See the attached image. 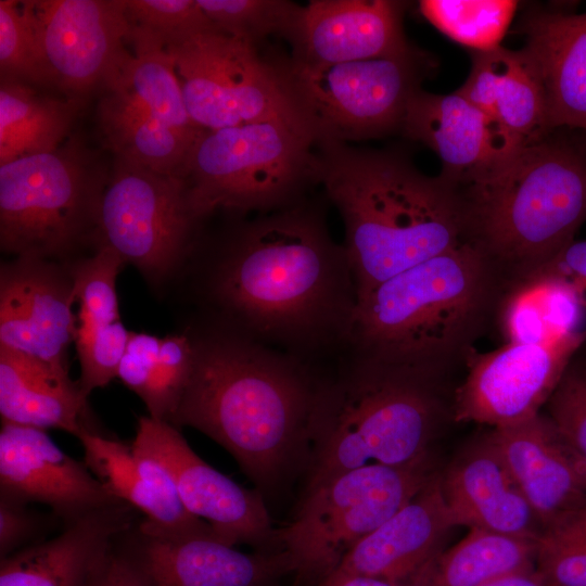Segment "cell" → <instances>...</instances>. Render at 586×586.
I'll use <instances>...</instances> for the list:
<instances>
[{
  "instance_id": "obj_1",
  "label": "cell",
  "mask_w": 586,
  "mask_h": 586,
  "mask_svg": "<svg viewBox=\"0 0 586 586\" xmlns=\"http://www.w3.org/2000/svg\"><path fill=\"white\" fill-rule=\"evenodd\" d=\"M326 195L237 224L204 281L219 328L321 374L351 349L358 296L347 252L328 225Z\"/></svg>"
},
{
  "instance_id": "obj_2",
  "label": "cell",
  "mask_w": 586,
  "mask_h": 586,
  "mask_svg": "<svg viewBox=\"0 0 586 586\" xmlns=\"http://www.w3.org/2000/svg\"><path fill=\"white\" fill-rule=\"evenodd\" d=\"M193 343V370L170 423L207 435L259 487L275 484L309 449L323 375L219 328Z\"/></svg>"
},
{
  "instance_id": "obj_3",
  "label": "cell",
  "mask_w": 586,
  "mask_h": 586,
  "mask_svg": "<svg viewBox=\"0 0 586 586\" xmlns=\"http://www.w3.org/2000/svg\"><path fill=\"white\" fill-rule=\"evenodd\" d=\"M316 155L318 186L344 224L358 300L466 240L459 189L404 154L321 141Z\"/></svg>"
},
{
  "instance_id": "obj_4",
  "label": "cell",
  "mask_w": 586,
  "mask_h": 586,
  "mask_svg": "<svg viewBox=\"0 0 586 586\" xmlns=\"http://www.w3.org/2000/svg\"><path fill=\"white\" fill-rule=\"evenodd\" d=\"M508 285L471 241L385 280L357 302L351 351L438 380L474 348Z\"/></svg>"
},
{
  "instance_id": "obj_5",
  "label": "cell",
  "mask_w": 586,
  "mask_h": 586,
  "mask_svg": "<svg viewBox=\"0 0 586 586\" xmlns=\"http://www.w3.org/2000/svg\"><path fill=\"white\" fill-rule=\"evenodd\" d=\"M458 189L466 240L509 289L573 242L586 221V132L551 129L494 174Z\"/></svg>"
},
{
  "instance_id": "obj_6",
  "label": "cell",
  "mask_w": 586,
  "mask_h": 586,
  "mask_svg": "<svg viewBox=\"0 0 586 586\" xmlns=\"http://www.w3.org/2000/svg\"><path fill=\"white\" fill-rule=\"evenodd\" d=\"M437 380L349 351L320 383L310 424L305 492L353 469L429 460L443 416Z\"/></svg>"
},
{
  "instance_id": "obj_7",
  "label": "cell",
  "mask_w": 586,
  "mask_h": 586,
  "mask_svg": "<svg viewBox=\"0 0 586 586\" xmlns=\"http://www.w3.org/2000/svg\"><path fill=\"white\" fill-rule=\"evenodd\" d=\"M181 177L202 221L217 211L268 213L300 202L318 186L316 143L284 119L203 130Z\"/></svg>"
},
{
  "instance_id": "obj_8",
  "label": "cell",
  "mask_w": 586,
  "mask_h": 586,
  "mask_svg": "<svg viewBox=\"0 0 586 586\" xmlns=\"http://www.w3.org/2000/svg\"><path fill=\"white\" fill-rule=\"evenodd\" d=\"M293 110L315 143L399 132L408 103L431 74L413 48L396 56L307 66L272 58Z\"/></svg>"
},
{
  "instance_id": "obj_9",
  "label": "cell",
  "mask_w": 586,
  "mask_h": 586,
  "mask_svg": "<svg viewBox=\"0 0 586 586\" xmlns=\"http://www.w3.org/2000/svg\"><path fill=\"white\" fill-rule=\"evenodd\" d=\"M432 477L429 460L406 467L369 463L306 491L294 519L278 530L280 549L297 581L314 586L330 575Z\"/></svg>"
},
{
  "instance_id": "obj_10",
  "label": "cell",
  "mask_w": 586,
  "mask_h": 586,
  "mask_svg": "<svg viewBox=\"0 0 586 586\" xmlns=\"http://www.w3.org/2000/svg\"><path fill=\"white\" fill-rule=\"evenodd\" d=\"M107 178L68 144L0 165V244L17 257L49 259L95 231Z\"/></svg>"
},
{
  "instance_id": "obj_11",
  "label": "cell",
  "mask_w": 586,
  "mask_h": 586,
  "mask_svg": "<svg viewBox=\"0 0 586 586\" xmlns=\"http://www.w3.org/2000/svg\"><path fill=\"white\" fill-rule=\"evenodd\" d=\"M164 48L189 117L200 130L270 119L293 122L305 129L273 59L262 56L252 43L207 30Z\"/></svg>"
},
{
  "instance_id": "obj_12",
  "label": "cell",
  "mask_w": 586,
  "mask_h": 586,
  "mask_svg": "<svg viewBox=\"0 0 586 586\" xmlns=\"http://www.w3.org/2000/svg\"><path fill=\"white\" fill-rule=\"evenodd\" d=\"M201 222L181 176L115 158L97 211L100 246L157 281L187 256Z\"/></svg>"
},
{
  "instance_id": "obj_13",
  "label": "cell",
  "mask_w": 586,
  "mask_h": 586,
  "mask_svg": "<svg viewBox=\"0 0 586 586\" xmlns=\"http://www.w3.org/2000/svg\"><path fill=\"white\" fill-rule=\"evenodd\" d=\"M585 343L586 329L487 353L472 348L464 359L467 375L455 392V420L498 428L539 415Z\"/></svg>"
},
{
  "instance_id": "obj_14",
  "label": "cell",
  "mask_w": 586,
  "mask_h": 586,
  "mask_svg": "<svg viewBox=\"0 0 586 586\" xmlns=\"http://www.w3.org/2000/svg\"><path fill=\"white\" fill-rule=\"evenodd\" d=\"M131 445L164 467L184 508L208 524L219 540L247 544L262 552L281 550L260 492L241 486L205 462L177 426L141 417Z\"/></svg>"
},
{
  "instance_id": "obj_15",
  "label": "cell",
  "mask_w": 586,
  "mask_h": 586,
  "mask_svg": "<svg viewBox=\"0 0 586 586\" xmlns=\"http://www.w3.org/2000/svg\"><path fill=\"white\" fill-rule=\"evenodd\" d=\"M51 86L80 99L106 86L127 53L125 0H25Z\"/></svg>"
},
{
  "instance_id": "obj_16",
  "label": "cell",
  "mask_w": 586,
  "mask_h": 586,
  "mask_svg": "<svg viewBox=\"0 0 586 586\" xmlns=\"http://www.w3.org/2000/svg\"><path fill=\"white\" fill-rule=\"evenodd\" d=\"M399 132L433 150L442 162L440 176L457 188L494 174L527 142L457 91L418 90Z\"/></svg>"
},
{
  "instance_id": "obj_17",
  "label": "cell",
  "mask_w": 586,
  "mask_h": 586,
  "mask_svg": "<svg viewBox=\"0 0 586 586\" xmlns=\"http://www.w3.org/2000/svg\"><path fill=\"white\" fill-rule=\"evenodd\" d=\"M0 492L24 504H43L64 523L125 504L46 431L9 423L0 431Z\"/></svg>"
},
{
  "instance_id": "obj_18",
  "label": "cell",
  "mask_w": 586,
  "mask_h": 586,
  "mask_svg": "<svg viewBox=\"0 0 586 586\" xmlns=\"http://www.w3.org/2000/svg\"><path fill=\"white\" fill-rule=\"evenodd\" d=\"M72 273L47 259L17 257L1 268L0 346L66 367L75 341Z\"/></svg>"
},
{
  "instance_id": "obj_19",
  "label": "cell",
  "mask_w": 586,
  "mask_h": 586,
  "mask_svg": "<svg viewBox=\"0 0 586 586\" xmlns=\"http://www.w3.org/2000/svg\"><path fill=\"white\" fill-rule=\"evenodd\" d=\"M406 2L394 0H311L301 5L285 39L289 59L321 66L405 54Z\"/></svg>"
},
{
  "instance_id": "obj_20",
  "label": "cell",
  "mask_w": 586,
  "mask_h": 586,
  "mask_svg": "<svg viewBox=\"0 0 586 586\" xmlns=\"http://www.w3.org/2000/svg\"><path fill=\"white\" fill-rule=\"evenodd\" d=\"M123 537L149 586H278L292 573L282 550L247 553L214 535H151L137 528L135 538Z\"/></svg>"
},
{
  "instance_id": "obj_21",
  "label": "cell",
  "mask_w": 586,
  "mask_h": 586,
  "mask_svg": "<svg viewBox=\"0 0 586 586\" xmlns=\"http://www.w3.org/2000/svg\"><path fill=\"white\" fill-rule=\"evenodd\" d=\"M542 531L586 506V462L548 416L493 428L486 435Z\"/></svg>"
},
{
  "instance_id": "obj_22",
  "label": "cell",
  "mask_w": 586,
  "mask_h": 586,
  "mask_svg": "<svg viewBox=\"0 0 586 586\" xmlns=\"http://www.w3.org/2000/svg\"><path fill=\"white\" fill-rule=\"evenodd\" d=\"M84 448V462L120 501L143 514L137 528L145 534L184 536L214 535L208 524L182 505L164 467L152 457L89 431L76 436Z\"/></svg>"
},
{
  "instance_id": "obj_23",
  "label": "cell",
  "mask_w": 586,
  "mask_h": 586,
  "mask_svg": "<svg viewBox=\"0 0 586 586\" xmlns=\"http://www.w3.org/2000/svg\"><path fill=\"white\" fill-rule=\"evenodd\" d=\"M127 504L65 523L56 536L0 559V586H86L116 542L132 527Z\"/></svg>"
},
{
  "instance_id": "obj_24",
  "label": "cell",
  "mask_w": 586,
  "mask_h": 586,
  "mask_svg": "<svg viewBox=\"0 0 586 586\" xmlns=\"http://www.w3.org/2000/svg\"><path fill=\"white\" fill-rule=\"evenodd\" d=\"M521 54L543 90L549 129L586 132V12H527Z\"/></svg>"
},
{
  "instance_id": "obj_25",
  "label": "cell",
  "mask_w": 586,
  "mask_h": 586,
  "mask_svg": "<svg viewBox=\"0 0 586 586\" xmlns=\"http://www.w3.org/2000/svg\"><path fill=\"white\" fill-rule=\"evenodd\" d=\"M454 526L441 477L433 476L408 504L360 539L333 572L407 581L436 557Z\"/></svg>"
},
{
  "instance_id": "obj_26",
  "label": "cell",
  "mask_w": 586,
  "mask_h": 586,
  "mask_svg": "<svg viewBox=\"0 0 586 586\" xmlns=\"http://www.w3.org/2000/svg\"><path fill=\"white\" fill-rule=\"evenodd\" d=\"M455 526L537 539L542 526L493 445L485 438L441 479Z\"/></svg>"
},
{
  "instance_id": "obj_27",
  "label": "cell",
  "mask_w": 586,
  "mask_h": 586,
  "mask_svg": "<svg viewBox=\"0 0 586 586\" xmlns=\"http://www.w3.org/2000/svg\"><path fill=\"white\" fill-rule=\"evenodd\" d=\"M87 397L67 368L0 346L2 423L78 435Z\"/></svg>"
},
{
  "instance_id": "obj_28",
  "label": "cell",
  "mask_w": 586,
  "mask_h": 586,
  "mask_svg": "<svg viewBox=\"0 0 586 586\" xmlns=\"http://www.w3.org/2000/svg\"><path fill=\"white\" fill-rule=\"evenodd\" d=\"M469 76L457 90L524 141L548 128L543 90L520 50L472 51Z\"/></svg>"
},
{
  "instance_id": "obj_29",
  "label": "cell",
  "mask_w": 586,
  "mask_h": 586,
  "mask_svg": "<svg viewBox=\"0 0 586 586\" xmlns=\"http://www.w3.org/2000/svg\"><path fill=\"white\" fill-rule=\"evenodd\" d=\"M585 307L570 283L538 275L509 288L498 318L507 343L537 344L582 331Z\"/></svg>"
},
{
  "instance_id": "obj_30",
  "label": "cell",
  "mask_w": 586,
  "mask_h": 586,
  "mask_svg": "<svg viewBox=\"0 0 586 586\" xmlns=\"http://www.w3.org/2000/svg\"><path fill=\"white\" fill-rule=\"evenodd\" d=\"M0 82V165L58 150L72 128L80 99H55L23 82Z\"/></svg>"
},
{
  "instance_id": "obj_31",
  "label": "cell",
  "mask_w": 586,
  "mask_h": 586,
  "mask_svg": "<svg viewBox=\"0 0 586 586\" xmlns=\"http://www.w3.org/2000/svg\"><path fill=\"white\" fill-rule=\"evenodd\" d=\"M133 51H127L106 89L154 118L198 136L203 130L191 122L173 61L163 44L141 34L129 33Z\"/></svg>"
},
{
  "instance_id": "obj_32",
  "label": "cell",
  "mask_w": 586,
  "mask_h": 586,
  "mask_svg": "<svg viewBox=\"0 0 586 586\" xmlns=\"http://www.w3.org/2000/svg\"><path fill=\"white\" fill-rule=\"evenodd\" d=\"M101 131L115 158L181 176L198 136L180 131L109 92L99 106Z\"/></svg>"
},
{
  "instance_id": "obj_33",
  "label": "cell",
  "mask_w": 586,
  "mask_h": 586,
  "mask_svg": "<svg viewBox=\"0 0 586 586\" xmlns=\"http://www.w3.org/2000/svg\"><path fill=\"white\" fill-rule=\"evenodd\" d=\"M536 540L470 528L457 545L425 565L423 586H482L532 570Z\"/></svg>"
},
{
  "instance_id": "obj_34",
  "label": "cell",
  "mask_w": 586,
  "mask_h": 586,
  "mask_svg": "<svg viewBox=\"0 0 586 586\" xmlns=\"http://www.w3.org/2000/svg\"><path fill=\"white\" fill-rule=\"evenodd\" d=\"M124 260L110 247L100 246L90 258L80 260L72 273L76 315V348L124 327L119 317L116 279Z\"/></svg>"
},
{
  "instance_id": "obj_35",
  "label": "cell",
  "mask_w": 586,
  "mask_h": 586,
  "mask_svg": "<svg viewBox=\"0 0 586 586\" xmlns=\"http://www.w3.org/2000/svg\"><path fill=\"white\" fill-rule=\"evenodd\" d=\"M422 15L450 39L471 48L489 51L500 47L514 13L511 0H423Z\"/></svg>"
},
{
  "instance_id": "obj_36",
  "label": "cell",
  "mask_w": 586,
  "mask_h": 586,
  "mask_svg": "<svg viewBox=\"0 0 586 586\" xmlns=\"http://www.w3.org/2000/svg\"><path fill=\"white\" fill-rule=\"evenodd\" d=\"M198 3L218 31L257 48L271 35L285 38L301 9L286 0H198Z\"/></svg>"
},
{
  "instance_id": "obj_37",
  "label": "cell",
  "mask_w": 586,
  "mask_h": 586,
  "mask_svg": "<svg viewBox=\"0 0 586 586\" xmlns=\"http://www.w3.org/2000/svg\"><path fill=\"white\" fill-rule=\"evenodd\" d=\"M0 80L51 87L26 2L0 1Z\"/></svg>"
},
{
  "instance_id": "obj_38",
  "label": "cell",
  "mask_w": 586,
  "mask_h": 586,
  "mask_svg": "<svg viewBox=\"0 0 586 586\" xmlns=\"http://www.w3.org/2000/svg\"><path fill=\"white\" fill-rule=\"evenodd\" d=\"M535 563L548 586H586V506L542 531Z\"/></svg>"
},
{
  "instance_id": "obj_39",
  "label": "cell",
  "mask_w": 586,
  "mask_h": 586,
  "mask_svg": "<svg viewBox=\"0 0 586 586\" xmlns=\"http://www.w3.org/2000/svg\"><path fill=\"white\" fill-rule=\"evenodd\" d=\"M125 11L131 31L164 47L203 31L217 30L198 0H125Z\"/></svg>"
},
{
  "instance_id": "obj_40",
  "label": "cell",
  "mask_w": 586,
  "mask_h": 586,
  "mask_svg": "<svg viewBox=\"0 0 586 586\" xmlns=\"http://www.w3.org/2000/svg\"><path fill=\"white\" fill-rule=\"evenodd\" d=\"M194 356L193 339L188 335H169L161 340L157 360L141 397L150 417L171 422L190 380Z\"/></svg>"
},
{
  "instance_id": "obj_41",
  "label": "cell",
  "mask_w": 586,
  "mask_h": 586,
  "mask_svg": "<svg viewBox=\"0 0 586 586\" xmlns=\"http://www.w3.org/2000/svg\"><path fill=\"white\" fill-rule=\"evenodd\" d=\"M548 417L586 462V366L574 357L547 402Z\"/></svg>"
},
{
  "instance_id": "obj_42",
  "label": "cell",
  "mask_w": 586,
  "mask_h": 586,
  "mask_svg": "<svg viewBox=\"0 0 586 586\" xmlns=\"http://www.w3.org/2000/svg\"><path fill=\"white\" fill-rule=\"evenodd\" d=\"M26 505L0 495V559L40 542L36 537L46 520Z\"/></svg>"
},
{
  "instance_id": "obj_43",
  "label": "cell",
  "mask_w": 586,
  "mask_h": 586,
  "mask_svg": "<svg viewBox=\"0 0 586 586\" xmlns=\"http://www.w3.org/2000/svg\"><path fill=\"white\" fill-rule=\"evenodd\" d=\"M161 337L130 332L120 359L117 378L140 398L143 396L158 357Z\"/></svg>"
},
{
  "instance_id": "obj_44",
  "label": "cell",
  "mask_w": 586,
  "mask_h": 586,
  "mask_svg": "<svg viewBox=\"0 0 586 586\" xmlns=\"http://www.w3.org/2000/svg\"><path fill=\"white\" fill-rule=\"evenodd\" d=\"M538 275L566 281L579 293L586 304V240L568 244L533 276Z\"/></svg>"
},
{
  "instance_id": "obj_45",
  "label": "cell",
  "mask_w": 586,
  "mask_h": 586,
  "mask_svg": "<svg viewBox=\"0 0 586 586\" xmlns=\"http://www.w3.org/2000/svg\"><path fill=\"white\" fill-rule=\"evenodd\" d=\"M120 538L86 586H149L140 570L124 550Z\"/></svg>"
},
{
  "instance_id": "obj_46",
  "label": "cell",
  "mask_w": 586,
  "mask_h": 586,
  "mask_svg": "<svg viewBox=\"0 0 586 586\" xmlns=\"http://www.w3.org/2000/svg\"><path fill=\"white\" fill-rule=\"evenodd\" d=\"M423 583V569L418 572L413 577L403 581L393 582L383 578L343 574L332 572L322 581L318 582L314 586H422Z\"/></svg>"
},
{
  "instance_id": "obj_47",
  "label": "cell",
  "mask_w": 586,
  "mask_h": 586,
  "mask_svg": "<svg viewBox=\"0 0 586 586\" xmlns=\"http://www.w3.org/2000/svg\"><path fill=\"white\" fill-rule=\"evenodd\" d=\"M482 586H548L536 569L501 576Z\"/></svg>"
},
{
  "instance_id": "obj_48",
  "label": "cell",
  "mask_w": 586,
  "mask_h": 586,
  "mask_svg": "<svg viewBox=\"0 0 586 586\" xmlns=\"http://www.w3.org/2000/svg\"><path fill=\"white\" fill-rule=\"evenodd\" d=\"M584 355H586V353ZM582 362L586 366V361H582Z\"/></svg>"
}]
</instances>
